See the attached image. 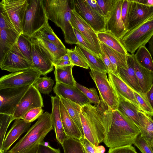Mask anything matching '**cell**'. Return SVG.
Returning <instances> with one entry per match:
<instances>
[{"label": "cell", "instance_id": "cell-32", "mask_svg": "<svg viewBox=\"0 0 153 153\" xmlns=\"http://www.w3.org/2000/svg\"><path fill=\"white\" fill-rule=\"evenodd\" d=\"M65 107L70 116L84 136L81 123L80 113L82 107L79 105L67 99L58 96Z\"/></svg>", "mask_w": 153, "mask_h": 153}, {"label": "cell", "instance_id": "cell-6", "mask_svg": "<svg viewBox=\"0 0 153 153\" xmlns=\"http://www.w3.org/2000/svg\"><path fill=\"white\" fill-rule=\"evenodd\" d=\"M100 103L93 105L91 104L82 107L81 112L86 119L98 146L105 137L104 123Z\"/></svg>", "mask_w": 153, "mask_h": 153}, {"label": "cell", "instance_id": "cell-26", "mask_svg": "<svg viewBox=\"0 0 153 153\" xmlns=\"http://www.w3.org/2000/svg\"><path fill=\"white\" fill-rule=\"evenodd\" d=\"M133 54L134 67L142 92L146 93L153 82V75L149 71L142 66L137 61Z\"/></svg>", "mask_w": 153, "mask_h": 153}, {"label": "cell", "instance_id": "cell-53", "mask_svg": "<svg viewBox=\"0 0 153 153\" xmlns=\"http://www.w3.org/2000/svg\"><path fill=\"white\" fill-rule=\"evenodd\" d=\"M85 1L93 10L102 16L105 17L104 14L96 0H85Z\"/></svg>", "mask_w": 153, "mask_h": 153}, {"label": "cell", "instance_id": "cell-46", "mask_svg": "<svg viewBox=\"0 0 153 153\" xmlns=\"http://www.w3.org/2000/svg\"><path fill=\"white\" fill-rule=\"evenodd\" d=\"M42 108H35L27 111L24 116L22 119L28 123H32L38 118L43 113Z\"/></svg>", "mask_w": 153, "mask_h": 153}, {"label": "cell", "instance_id": "cell-50", "mask_svg": "<svg viewBox=\"0 0 153 153\" xmlns=\"http://www.w3.org/2000/svg\"><path fill=\"white\" fill-rule=\"evenodd\" d=\"M128 4L129 0H122L121 8V17L124 25L126 30L128 26Z\"/></svg>", "mask_w": 153, "mask_h": 153}, {"label": "cell", "instance_id": "cell-19", "mask_svg": "<svg viewBox=\"0 0 153 153\" xmlns=\"http://www.w3.org/2000/svg\"><path fill=\"white\" fill-rule=\"evenodd\" d=\"M108 80L118 97L128 100L141 109L135 97L133 91L121 78L118 74L107 73Z\"/></svg>", "mask_w": 153, "mask_h": 153}, {"label": "cell", "instance_id": "cell-11", "mask_svg": "<svg viewBox=\"0 0 153 153\" xmlns=\"http://www.w3.org/2000/svg\"><path fill=\"white\" fill-rule=\"evenodd\" d=\"M28 5V0H1L0 2V6L6 12L20 34L22 33L23 19Z\"/></svg>", "mask_w": 153, "mask_h": 153}, {"label": "cell", "instance_id": "cell-27", "mask_svg": "<svg viewBox=\"0 0 153 153\" xmlns=\"http://www.w3.org/2000/svg\"><path fill=\"white\" fill-rule=\"evenodd\" d=\"M74 66L69 65L55 68L54 71L56 83L72 87H76V82L74 78L72 69Z\"/></svg>", "mask_w": 153, "mask_h": 153}, {"label": "cell", "instance_id": "cell-48", "mask_svg": "<svg viewBox=\"0 0 153 153\" xmlns=\"http://www.w3.org/2000/svg\"><path fill=\"white\" fill-rule=\"evenodd\" d=\"M97 1L105 18L112 9L116 0H97Z\"/></svg>", "mask_w": 153, "mask_h": 153}, {"label": "cell", "instance_id": "cell-49", "mask_svg": "<svg viewBox=\"0 0 153 153\" xmlns=\"http://www.w3.org/2000/svg\"><path fill=\"white\" fill-rule=\"evenodd\" d=\"M101 50L100 57L107 69L108 72L109 71L115 74H116L117 67L112 63L105 52L101 48Z\"/></svg>", "mask_w": 153, "mask_h": 153}, {"label": "cell", "instance_id": "cell-60", "mask_svg": "<svg viewBox=\"0 0 153 153\" xmlns=\"http://www.w3.org/2000/svg\"><path fill=\"white\" fill-rule=\"evenodd\" d=\"M83 146V145H82ZM84 151L85 153H92L88 151L83 146Z\"/></svg>", "mask_w": 153, "mask_h": 153}, {"label": "cell", "instance_id": "cell-24", "mask_svg": "<svg viewBox=\"0 0 153 153\" xmlns=\"http://www.w3.org/2000/svg\"><path fill=\"white\" fill-rule=\"evenodd\" d=\"M118 98L119 105L117 110L131 121L139 129L144 128L138 114L139 111L142 110L128 100Z\"/></svg>", "mask_w": 153, "mask_h": 153}, {"label": "cell", "instance_id": "cell-37", "mask_svg": "<svg viewBox=\"0 0 153 153\" xmlns=\"http://www.w3.org/2000/svg\"><path fill=\"white\" fill-rule=\"evenodd\" d=\"M80 48L78 45L76 46L73 49L67 48V54L72 65L88 69L89 66L81 55L80 53Z\"/></svg>", "mask_w": 153, "mask_h": 153}, {"label": "cell", "instance_id": "cell-35", "mask_svg": "<svg viewBox=\"0 0 153 153\" xmlns=\"http://www.w3.org/2000/svg\"><path fill=\"white\" fill-rule=\"evenodd\" d=\"M35 34L50 41L59 48L63 49L66 48L62 42L53 32L49 25L48 21Z\"/></svg>", "mask_w": 153, "mask_h": 153}, {"label": "cell", "instance_id": "cell-55", "mask_svg": "<svg viewBox=\"0 0 153 153\" xmlns=\"http://www.w3.org/2000/svg\"><path fill=\"white\" fill-rule=\"evenodd\" d=\"M146 94L149 102L153 109V82L151 88Z\"/></svg>", "mask_w": 153, "mask_h": 153}, {"label": "cell", "instance_id": "cell-42", "mask_svg": "<svg viewBox=\"0 0 153 153\" xmlns=\"http://www.w3.org/2000/svg\"><path fill=\"white\" fill-rule=\"evenodd\" d=\"M76 86L86 96L91 103H94L95 104H98L100 103V100L99 99L95 88H88L76 82Z\"/></svg>", "mask_w": 153, "mask_h": 153}, {"label": "cell", "instance_id": "cell-36", "mask_svg": "<svg viewBox=\"0 0 153 153\" xmlns=\"http://www.w3.org/2000/svg\"><path fill=\"white\" fill-rule=\"evenodd\" d=\"M64 153H85L79 140L67 137L62 145Z\"/></svg>", "mask_w": 153, "mask_h": 153}, {"label": "cell", "instance_id": "cell-45", "mask_svg": "<svg viewBox=\"0 0 153 153\" xmlns=\"http://www.w3.org/2000/svg\"><path fill=\"white\" fill-rule=\"evenodd\" d=\"M74 30L78 42L77 45L80 47L83 48L88 52L97 55L91 45L82 35L76 29L74 28Z\"/></svg>", "mask_w": 153, "mask_h": 153}, {"label": "cell", "instance_id": "cell-20", "mask_svg": "<svg viewBox=\"0 0 153 153\" xmlns=\"http://www.w3.org/2000/svg\"><path fill=\"white\" fill-rule=\"evenodd\" d=\"M31 125V123L27 122L23 119H15L5 138L1 150L2 152L7 151L21 135L28 131Z\"/></svg>", "mask_w": 153, "mask_h": 153}, {"label": "cell", "instance_id": "cell-1", "mask_svg": "<svg viewBox=\"0 0 153 153\" xmlns=\"http://www.w3.org/2000/svg\"><path fill=\"white\" fill-rule=\"evenodd\" d=\"M110 125L103 141L109 148L132 145L140 132L138 127L118 110L108 108Z\"/></svg>", "mask_w": 153, "mask_h": 153}, {"label": "cell", "instance_id": "cell-39", "mask_svg": "<svg viewBox=\"0 0 153 153\" xmlns=\"http://www.w3.org/2000/svg\"><path fill=\"white\" fill-rule=\"evenodd\" d=\"M54 84L53 79L45 76L38 78L34 85L40 92L45 94H48L51 92Z\"/></svg>", "mask_w": 153, "mask_h": 153}, {"label": "cell", "instance_id": "cell-16", "mask_svg": "<svg viewBox=\"0 0 153 153\" xmlns=\"http://www.w3.org/2000/svg\"><path fill=\"white\" fill-rule=\"evenodd\" d=\"M122 0H116L105 18V31L114 35L120 40L128 32L124 25L121 15Z\"/></svg>", "mask_w": 153, "mask_h": 153}, {"label": "cell", "instance_id": "cell-29", "mask_svg": "<svg viewBox=\"0 0 153 153\" xmlns=\"http://www.w3.org/2000/svg\"><path fill=\"white\" fill-rule=\"evenodd\" d=\"M97 34L100 42L121 53L125 55L128 54L120 40L111 33L105 31Z\"/></svg>", "mask_w": 153, "mask_h": 153}, {"label": "cell", "instance_id": "cell-41", "mask_svg": "<svg viewBox=\"0 0 153 153\" xmlns=\"http://www.w3.org/2000/svg\"><path fill=\"white\" fill-rule=\"evenodd\" d=\"M14 120L13 116L0 114V150H1L7 129Z\"/></svg>", "mask_w": 153, "mask_h": 153}, {"label": "cell", "instance_id": "cell-13", "mask_svg": "<svg viewBox=\"0 0 153 153\" xmlns=\"http://www.w3.org/2000/svg\"><path fill=\"white\" fill-rule=\"evenodd\" d=\"M32 61L31 68L46 76L53 70V59L51 55L39 44L36 39L31 37Z\"/></svg>", "mask_w": 153, "mask_h": 153}, {"label": "cell", "instance_id": "cell-59", "mask_svg": "<svg viewBox=\"0 0 153 153\" xmlns=\"http://www.w3.org/2000/svg\"><path fill=\"white\" fill-rule=\"evenodd\" d=\"M97 148L98 150L101 153H103L105 151V149L104 147L103 146H98Z\"/></svg>", "mask_w": 153, "mask_h": 153}, {"label": "cell", "instance_id": "cell-23", "mask_svg": "<svg viewBox=\"0 0 153 153\" xmlns=\"http://www.w3.org/2000/svg\"><path fill=\"white\" fill-rule=\"evenodd\" d=\"M60 110L63 128L67 136L79 140L83 135L60 100Z\"/></svg>", "mask_w": 153, "mask_h": 153}, {"label": "cell", "instance_id": "cell-7", "mask_svg": "<svg viewBox=\"0 0 153 153\" xmlns=\"http://www.w3.org/2000/svg\"><path fill=\"white\" fill-rule=\"evenodd\" d=\"M107 73L91 70L89 72L99 91L100 100L111 110L117 109L119 99L107 76Z\"/></svg>", "mask_w": 153, "mask_h": 153}, {"label": "cell", "instance_id": "cell-4", "mask_svg": "<svg viewBox=\"0 0 153 153\" xmlns=\"http://www.w3.org/2000/svg\"><path fill=\"white\" fill-rule=\"evenodd\" d=\"M22 24V34L32 37L48 21L44 0H28Z\"/></svg>", "mask_w": 153, "mask_h": 153}, {"label": "cell", "instance_id": "cell-10", "mask_svg": "<svg viewBox=\"0 0 153 153\" xmlns=\"http://www.w3.org/2000/svg\"><path fill=\"white\" fill-rule=\"evenodd\" d=\"M71 6V17L70 22L71 25L82 35L91 45L97 55L100 57L101 50L97 33Z\"/></svg>", "mask_w": 153, "mask_h": 153}, {"label": "cell", "instance_id": "cell-58", "mask_svg": "<svg viewBox=\"0 0 153 153\" xmlns=\"http://www.w3.org/2000/svg\"><path fill=\"white\" fill-rule=\"evenodd\" d=\"M59 59L70 61V58L67 54L61 57Z\"/></svg>", "mask_w": 153, "mask_h": 153}, {"label": "cell", "instance_id": "cell-21", "mask_svg": "<svg viewBox=\"0 0 153 153\" xmlns=\"http://www.w3.org/2000/svg\"><path fill=\"white\" fill-rule=\"evenodd\" d=\"M127 69L118 68L116 73L133 91L139 93L142 92L134 69L133 54L128 53L127 55Z\"/></svg>", "mask_w": 153, "mask_h": 153}, {"label": "cell", "instance_id": "cell-30", "mask_svg": "<svg viewBox=\"0 0 153 153\" xmlns=\"http://www.w3.org/2000/svg\"><path fill=\"white\" fill-rule=\"evenodd\" d=\"M80 48V53L91 70L107 73V69L100 57L94 54L83 48Z\"/></svg>", "mask_w": 153, "mask_h": 153}, {"label": "cell", "instance_id": "cell-64", "mask_svg": "<svg viewBox=\"0 0 153 153\" xmlns=\"http://www.w3.org/2000/svg\"></svg>", "mask_w": 153, "mask_h": 153}, {"label": "cell", "instance_id": "cell-57", "mask_svg": "<svg viewBox=\"0 0 153 153\" xmlns=\"http://www.w3.org/2000/svg\"><path fill=\"white\" fill-rule=\"evenodd\" d=\"M149 49L151 55L153 56V35L149 40L148 42Z\"/></svg>", "mask_w": 153, "mask_h": 153}, {"label": "cell", "instance_id": "cell-25", "mask_svg": "<svg viewBox=\"0 0 153 153\" xmlns=\"http://www.w3.org/2000/svg\"><path fill=\"white\" fill-rule=\"evenodd\" d=\"M0 61L17 42L20 34L8 29L0 30Z\"/></svg>", "mask_w": 153, "mask_h": 153}, {"label": "cell", "instance_id": "cell-3", "mask_svg": "<svg viewBox=\"0 0 153 153\" xmlns=\"http://www.w3.org/2000/svg\"><path fill=\"white\" fill-rule=\"evenodd\" d=\"M48 20L54 22L62 31L67 43L78 44L74 28L70 22L71 17L70 0H44Z\"/></svg>", "mask_w": 153, "mask_h": 153}, {"label": "cell", "instance_id": "cell-34", "mask_svg": "<svg viewBox=\"0 0 153 153\" xmlns=\"http://www.w3.org/2000/svg\"><path fill=\"white\" fill-rule=\"evenodd\" d=\"M17 44L22 54L32 65V44L31 37L21 34L18 38Z\"/></svg>", "mask_w": 153, "mask_h": 153}, {"label": "cell", "instance_id": "cell-51", "mask_svg": "<svg viewBox=\"0 0 153 153\" xmlns=\"http://www.w3.org/2000/svg\"><path fill=\"white\" fill-rule=\"evenodd\" d=\"M135 148L128 146L115 148H109L108 153H137Z\"/></svg>", "mask_w": 153, "mask_h": 153}, {"label": "cell", "instance_id": "cell-8", "mask_svg": "<svg viewBox=\"0 0 153 153\" xmlns=\"http://www.w3.org/2000/svg\"><path fill=\"white\" fill-rule=\"evenodd\" d=\"M41 75L38 71L30 68L4 75L0 79V89L18 88L34 85Z\"/></svg>", "mask_w": 153, "mask_h": 153}, {"label": "cell", "instance_id": "cell-54", "mask_svg": "<svg viewBox=\"0 0 153 153\" xmlns=\"http://www.w3.org/2000/svg\"><path fill=\"white\" fill-rule=\"evenodd\" d=\"M72 65L70 61L65 60L59 59L56 62L53 63L55 68L63 67Z\"/></svg>", "mask_w": 153, "mask_h": 153}, {"label": "cell", "instance_id": "cell-14", "mask_svg": "<svg viewBox=\"0 0 153 153\" xmlns=\"http://www.w3.org/2000/svg\"><path fill=\"white\" fill-rule=\"evenodd\" d=\"M44 107L43 100L40 92L34 85H31L19 103L13 116V120L22 119L29 111Z\"/></svg>", "mask_w": 153, "mask_h": 153}, {"label": "cell", "instance_id": "cell-9", "mask_svg": "<svg viewBox=\"0 0 153 153\" xmlns=\"http://www.w3.org/2000/svg\"><path fill=\"white\" fill-rule=\"evenodd\" d=\"M76 12L97 33L105 31V17L93 10L85 0H71Z\"/></svg>", "mask_w": 153, "mask_h": 153}, {"label": "cell", "instance_id": "cell-43", "mask_svg": "<svg viewBox=\"0 0 153 153\" xmlns=\"http://www.w3.org/2000/svg\"><path fill=\"white\" fill-rule=\"evenodd\" d=\"M80 116L81 123L85 137L91 144L97 147L98 146L96 142L92 131L86 119L82 114L81 111Z\"/></svg>", "mask_w": 153, "mask_h": 153}, {"label": "cell", "instance_id": "cell-18", "mask_svg": "<svg viewBox=\"0 0 153 153\" xmlns=\"http://www.w3.org/2000/svg\"><path fill=\"white\" fill-rule=\"evenodd\" d=\"M53 90L56 95L71 100L81 107L91 103L76 86L72 87L56 82Z\"/></svg>", "mask_w": 153, "mask_h": 153}, {"label": "cell", "instance_id": "cell-61", "mask_svg": "<svg viewBox=\"0 0 153 153\" xmlns=\"http://www.w3.org/2000/svg\"><path fill=\"white\" fill-rule=\"evenodd\" d=\"M3 152V153H10L8 151H6V152Z\"/></svg>", "mask_w": 153, "mask_h": 153}, {"label": "cell", "instance_id": "cell-28", "mask_svg": "<svg viewBox=\"0 0 153 153\" xmlns=\"http://www.w3.org/2000/svg\"><path fill=\"white\" fill-rule=\"evenodd\" d=\"M32 37L35 38L39 45L46 51L51 56L53 63L62 56L67 54V48L63 49L59 47L54 43L35 34Z\"/></svg>", "mask_w": 153, "mask_h": 153}, {"label": "cell", "instance_id": "cell-38", "mask_svg": "<svg viewBox=\"0 0 153 153\" xmlns=\"http://www.w3.org/2000/svg\"><path fill=\"white\" fill-rule=\"evenodd\" d=\"M141 136L151 147L153 146V119L146 114L145 127L139 128Z\"/></svg>", "mask_w": 153, "mask_h": 153}, {"label": "cell", "instance_id": "cell-15", "mask_svg": "<svg viewBox=\"0 0 153 153\" xmlns=\"http://www.w3.org/2000/svg\"><path fill=\"white\" fill-rule=\"evenodd\" d=\"M31 66L21 52L17 42L0 61L1 69L12 73L29 69Z\"/></svg>", "mask_w": 153, "mask_h": 153}, {"label": "cell", "instance_id": "cell-62", "mask_svg": "<svg viewBox=\"0 0 153 153\" xmlns=\"http://www.w3.org/2000/svg\"><path fill=\"white\" fill-rule=\"evenodd\" d=\"M0 153H3V152H2V151H1V150H0Z\"/></svg>", "mask_w": 153, "mask_h": 153}, {"label": "cell", "instance_id": "cell-31", "mask_svg": "<svg viewBox=\"0 0 153 153\" xmlns=\"http://www.w3.org/2000/svg\"><path fill=\"white\" fill-rule=\"evenodd\" d=\"M101 48L104 51L112 63L118 68L127 69V55L121 53L100 42Z\"/></svg>", "mask_w": 153, "mask_h": 153}, {"label": "cell", "instance_id": "cell-63", "mask_svg": "<svg viewBox=\"0 0 153 153\" xmlns=\"http://www.w3.org/2000/svg\"><path fill=\"white\" fill-rule=\"evenodd\" d=\"M152 150H153V146H152Z\"/></svg>", "mask_w": 153, "mask_h": 153}, {"label": "cell", "instance_id": "cell-33", "mask_svg": "<svg viewBox=\"0 0 153 153\" xmlns=\"http://www.w3.org/2000/svg\"><path fill=\"white\" fill-rule=\"evenodd\" d=\"M134 56L137 62L143 67L150 71L153 75V61L149 51L145 45L140 47Z\"/></svg>", "mask_w": 153, "mask_h": 153}, {"label": "cell", "instance_id": "cell-56", "mask_svg": "<svg viewBox=\"0 0 153 153\" xmlns=\"http://www.w3.org/2000/svg\"><path fill=\"white\" fill-rule=\"evenodd\" d=\"M139 3L153 7V0H135Z\"/></svg>", "mask_w": 153, "mask_h": 153}, {"label": "cell", "instance_id": "cell-5", "mask_svg": "<svg viewBox=\"0 0 153 153\" xmlns=\"http://www.w3.org/2000/svg\"><path fill=\"white\" fill-rule=\"evenodd\" d=\"M153 35V16L128 31L120 41L128 52L133 54L145 45Z\"/></svg>", "mask_w": 153, "mask_h": 153}, {"label": "cell", "instance_id": "cell-12", "mask_svg": "<svg viewBox=\"0 0 153 153\" xmlns=\"http://www.w3.org/2000/svg\"><path fill=\"white\" fill-rule=\"evenodd\" d=\"M30 86L0 89V114L13 116L21 99Z\"/></svg>", "mask_w": 153, "mask_h": 153}, {"label": "cell", "instance_id": "cell-44", "mask_svg": "<svg viewBox=\"0 0 153 153\" xmlns=\"http://www.w3.org/2000/svg\"><path fill=\"white\" fill-rule=\"evenodd\" d=\"M0 30L8 29L17 32L7 14L3 8L1 6H0Z\"/></svg>", "mask_w": 153, "mask_h": 153}, {"label": "cell", "instance_id": "cell-2", "mask_svg": "<svg viewBox=\"0 0 153 153\" xmlns=\"http://www.w3.org/2000/svg\"><path fill=\"white\" fill-rule=\"evenodd\" d=\"M54 129L51 113L46 111L9 151L10 153H37L39 144Z\"/></svg>", "mask_w": 153, "mask_h": 153}, {"label": "cell", "instance_id": "cell-40", "mask_svg": "<svg viewBox=\"0 0 153 153\" xmlns=\"http://www.w3.org/2000/svg\"><path fill=\"white\" fill-rule=\"evenodd\" d=\"M133 92L141 110L151 117L153 116V109L149 102L146 94L134 91Z\"/></svg>", "mask_w": 153, "mask_h": 153}, {"label": "cell", "instance_id": "cell-22", "mask_svg": "<svg viewBox=\"0 0 153 153\" xmlns=\"http://www.w3.org/2000/svg\"><path fill=\"white\" fill-rule=\"evenodd\" d=\"M52 105L51 115L53 125L57 141L61 145L67 137L63 128L60 110V98L56 95L51 96Z\"/></svg>", "mask_w": 153, "mask_h": 153}, {"label": "cell", "instance_id": "cell-47", "mask_svg": "<svg viewBox=\"0 0 153 153\" xmlns=\"http://www.w3.org/2000/svg\"><path fill=\"white\" fill-rule=\"evenodd\" d=\"M133 144L140 150L142 153H153L152 147L141 136L140 134L137 137Z\"/></svg>", "mask_w": 153, "mask_h": 153}, {"label": "cell", "instance_id": "cell-52", "mask_svg": "<svg viewBox=\"0 0 153 153\" xmlns=\"http://www.w3.org/2000/svg\"><path fill=\"white\" fill-rule=\"evenodd\" d=\"M37 153H61L60 149H55L49 145L45 146L40 143L39 147Z\"/></svg>", "mask_w": 153, "mask_h": 153}, {"label": "cell", "instance_id": "cell-17", "mask_svg": "<svg viewBox=\"0 0 153 153\" xmlns=\"http://www.w3.org/2000/svg\"><path fill=\"white\" fill-rule=\"evenodd\" d=\"M153 16V7L129 0L128 26V31Z\"/></svg>", "mask_w": 153, "mask_h": 153}]
</instances>
